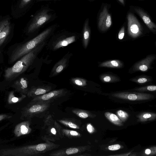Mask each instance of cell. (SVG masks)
<instances>
[{
    "label": "cell",
    "instance_id": "obj_17",
    "mask_svg": "<svg viewBox=\"0 0 156 156\" xmlns=\"http://www.w3.org/2000/svg\"><path fill=\"white\" fill-rule=\"evenodd\" d=\"M124 64L121 61L117 59L111 60L102 62L98 66L100 67L120 68L122 67Z\"/></svg>",
    "mask_w": 156,
    "mask_h": 156
},
{
    "label": "cell",
    "instance_id": "obj_32",
    "mask_svg": "<svg viewBox=\"0 0 156 156\" xmlns=\"http://www.w3.org/2000/svg\"><path fill=\"white\" fill-rule=\"evenodd\" d=\"M117 113L119 116L122 119H126L128 116L127 113L121 110H119Z\"/></svg>",
    "mask_w": 156,
    "mask_h": 156
},
{
    "label": "cell",
    "instance_id": "obj_10",
    "mask_svg": "<svg viewBox=\"0 0 156 156\" xmlns=\"http://www.w3.org/2000/svg\"><path fill=\"white\" fill-rule=\"evenodd\" d=\"M51 16L45 11L39 13L34 18L28 28V32H33L44 23L47 21L51 18Z\"/></svg>",
    "mask_w": 156,
    "mask_h": 156
},
{
    "label": "cell",
    "instance_id": "obj_33",
    "mask_svg": "<svg viewBox=\"0 0 156 156\" xmlns=\"http://www.w3.org/2000/svg\"><path fill=\"white\" fill-rule=\"evenodd\" d=\"M125 34V27H122L118 34V37L119 40H121L123 39Z\"/></svg>",
    "mask_w": 156,
    "mask_h": 156
},
{
    "label": "cell",
    "instance_id": "obj_2",
    "mask_svg": "<svg viewBox=\"0 0 156 156\" xmlns=\"http://www.w3.org/2000/svg\"><path fill=\"white\" fill-rule=\"evenodd\" d=\"M44 44V42L42 43L21 57L12 66L5 69L4 74L5 79L8 81L13 80L25 72L31 65Z\"/></svg>",
    "mask_w": 156,
    "mask_h": 156
},
{
    "label": "cell",
    "instance_id": "obj_18",
    "mask_svg": "<svg viewBox=\"0 0 156 156\" xmlns=\"http://www.w3.org/2000/svg\"><path fill=\"white\" fill-rule=\"evenodd\" d=\"M76 40V37L73 36L59 40L56 42L54 46L53 49L54 50H55L67 46L75 42Z\"/></svg>",
    "mask_w": 156,
    "mask_h": 156
},
{
    "label": "cell",
    "instance_id": "obj_5",
    "mask_svg": "<svg viewBox=\"0 0 156 156\" xmlns=\"http://www.w3.org/2000/svg\"><path fill=\"white\" fill-rule=\"evenodd\" d=\"M44 127L46 134L43 138L46 141H55L62 138L61 126L50 116L46 118Z\"/></svg>",
    "mask_w": 156,
    "mask_h": 156
},
{
    "label": "cell",
    "instance_id": "obj_30",
    "mask_svg": "<svg viewBox=\"0 0 156 156\" xmlns=\"http://www.w3.org/2000/svg\"><path fill=\"white\" fill-rule=\"evenodd\" d=\"M9 19L7 18L0 21V33L10 23Z\"/></svg>",
    "mask_w": 156,
    "mask_h": 156
},
{
    "label": "cell",
    "instance_id": "obj_6",
    "mask_svg": "<svg viewBox=\"0 0 156 156\" xmlns=\"http://www.w3.org/2000/svg\"><path fill=\"white\" fill-rule=\"evenodd\" d=\"M128 33L133 38L138 37L142 35L143 29L139 21L132 13H129L127 16Z\"/></svg>",
    "mask_w": 156,
    "mask_h": 156
},
{
    "label": "cell",
    "instance_id": "obj_7",
    "mask_svg": "<svg viewBox=\"0 0 156 156\" xmlns=\"http://www.w3.org/2000/svg\"><path fill=\"white\" fill-rule=\"evenodd\" d=\"M155 55H149L145 58L134 64L129 70V72L133 73L137 71L146 72L151 69L152 62L156 59Z\"/></svg>",
    "mask_w": 156,
    "mask_h": 156
},
{
    "label": "cell",
    "instance_id": "obj_16",
    "mask_svg": "<svg viewBox=\"0 0 156 156\" xmlns=\"http://www.w3.org/2000/svg\"><path fill=\"white\" fill-rule=\"evenodd\" d=\"M69 59L63 57L56 63L53 66L51 73V76H55L62 72L67 66Z\"/></svg>",
    "mask_w": 156,
    "mask_h": 156
},
{
    "label": "cell",
    "instance_id": "obj_13",
    "mask_svg": "<svg viewBox=\"0 0 156 156\" xmlns=\"http://www.w3.org/2000/svg\"><path fill=\"white\" fill-rule=\"evenodd\" d=\"M15 91L20 94L27 95L29 89L28 81L25 77H20L16 80L12 85Z\"/></svg>",
    "mask_w": 156,
    "mask_h": 156
},
{
    "label": "cell",
    "instance_id": "obj_14",
    "mask_svg": "<svg viewBox=\"0 0 156 156\" xmlns=\"http://www.w3.org/2000/svg\"><path fill=\"white\" fill-rule=\"evenodd\" d=\"M135 12L140 16L148 28L154 34L156 32V25L151 20L149 16L140 9L135 8Z\"/></svg>",
    "mask_w": 156,
    "mask_h": 156
},
{
    "label": "cell",
    "instance_id": "obj_1",
    "mask_svg": "<svg viewBox=\"0 0 156 156\" xmlns=\"http://www.w3.org/2000/svg\"><path fill=\"white\" fill-rule=\"evenodd\" d=\"M59 145L47 141L45 143L0 150L1 156H37L58 148Z\"/></svg>",
    "mask_w": 156,
    "mask_h": 156
},
{
    "label": "cell",
    "instance_id": "obj_31",
    "mask_svg": "<svg viewBox=\"0 0 156 156\" xmlns=\"http://www.w3.org/2000/svg\"><path fill=\"white\" fill-rule=\"evenodd\" d=\"M138 90H145L150 91H154L156 90V86L155 85L148 86L147 87H141Z\"/></svg>",
    "mask_w": 156,
    "mask_h": 156
},
{
    "label": "cell",
    "instance_id": "obj_9",
    "mask_svg": "<svg viewBox=\"0 0 156 156\" xmlns=\"http://www.w3.org/2000/svg\"><path fill=\"white\" fill-rule=\"evenodd\" d=\"M112 24V18L109 13L107 6L105 5L99 17L98 26L99 29L105 31L108 30Z\"/></svg>",
    "mask_w": 156,
    "mask_h": 156
},
{
    "label": "cell",
    "instance_id": "obj_28",
    "mask_svg": "<svg viewBox=\"0 0 156 156\" xmlns=\"http://www.w3.org/2000/svg\"><path fill=\"white\" fill-rule=\"evenodd\" d=\"M120 94L127 96V98L131 101H134L136 100L138 98V96L143 95V94H128V93H121Z\"/></svg>",
    "mask_w": 156,
    "mask_h": 156
},
{
    "label": "cell",
    "instance_id": "obj_20",
    "mask_svg": "<svg viewBox=\"0 0 156 156\" xmlns=\"http://www.w3.org/2000/svg\"><path fill=\"white\" fill-rule=\"evenodd\" d=\"M90 37V30L87 22L85 24L83 33V42L85 48H87L88 45Z\"/></svg>",
    "mask_w": 156,
    "mask_h": 156
},
{
    "label": "cell",
    "instance_id": "obj_29",
    "mask_svg": "<svg viewBox=\"0 0 156 156\" xmlns=\"http://www.w3.org/2000/svg\"><path fill=\"white\" fill-rule=\"evenodd\" d=\"M73 112L80 118H86L88 117V115L87 113L80 110H75Z\"/></svg>",
    "mask_w": 156,
    "mask_h": 156
},
{
    "label": "cell",
    "instance_id": "obj_22",
    "mask_svg": "<svg viewBox=\"0 0 156 156\" xmlns=\"http://www.w3.org/2000/svg\"><path fill=\"white\" fill-rule=\"evenodd\" d=\"M129 80L139 84H142L152 80L151 76L146 75L136 76Z\"/></svg>",
    "mask_w": 156,
    "mask_h": 156
},
{
    "label": "cell",
    "instance_id": "obj_27",
    "mask_svg": "<svg viewBox=\"0 0 156 156\" xmlns=\"http://www.w3.org/2000/svg\"><path fill=\"white\" fill-rule=\"evenodd\" d=\"M59 121L63 124L68 126L69 127L73 129H79L80 127L76 124L74 122L71 121L67 120H61Z\"/></svg>",
    "mask_w": 156,
    "mask_h": 156
},
{
    "label": "cell",
    "instance_id": "obj_41",
    "mask_svg": "<svg viewBox=\"0 0 156 156\" xmlns=\"http://www.w3.org/2000/svg\"></svg>",
    "mask_w": 156,
    "mask_h": 156
},
{
    "label": "cell",
    "instance_id": "obj_39",
    "mask_svg": "<svg viewBox=\"0 0 156 156\" xmlns=\"http://www.w3.org/2000/svg\"><path fill=\"white\" fill-rule=\"evenodd\" d=\"M151 152V151L150 149H147L145 151V153L147 154H150Z\"/></svg>",
    "mask_w": 156,
    "mask_h": 156
},
{
    "label": "cell",
    "instance_id": "obj_37",
    "mask_svg": "<svg viewBox=\"0 0 156 156\" xmlns=\"http://www.w3.org/2000/svg\"><path fill=\"white\" fill-rule=\"evenodd\" d=\"M87 129L89 133H91L93 131V128L90 124H89L87 126Z\"/></svg>",
    "mask_w": 156,
    "mask_h": 156
},
{
    "label": "cell",
    "instance_id": "obj_4",
    "mask_svg": "<svg viewBox=\"0 0 156 156\" xmlns=\"http://www.w3.org/2000/svg\"><path fill=\"white\" fill-rule=\"evenodd\" d=\"M51 102L31 101L22 108L20 119L29 120L34 117H39L45 115Z\"/></svg>",
    "mask_w": 156,
    "mask_h": 156
},
{
    "label": "cell",
    "instance_id": "obj_3",
    "mask_svg": "<svg viewBox=\"0 0 156 156\" xmlns=\"http://www.w3.org/2000/svg\"><path fill=\"white\" fill-rule=\"evenodd\" d=\"M51 29V28L47 29L32 39L17 46L12 52L9 62H14L44 42L50 34Z\"/></svg>",
    "mask_w": 156,
    "mask_h": 156
},
{
    "label": "cell",
    "instance_id": "obj_34",
    "mask_svg": "<svg viewBox=\"0 0 156 156\" xmlns=\"http://www.w3.org/2000/svg\"><path fill=\"white\" fill-rule=\"evenodd\" d=\"M120 146L119 144H116L109 146L108 147V149L111 151H115L119 149Z\"/></svg>",
    "mask_w": 156,
    "mask_h": 156
},
{
    "label": "cell",
    "instance_id": "obj_12",
    "mask_svg": "<svg viewBox=\"0 0 156 156\" xmlns=\"http://www.w3.org/2000/svg\"><path fill=\"white\" fill-rule=\"evenodd\" d=\"M30 125V122L29 119L17 124L14 130L15 136L19 137L30 133L31 131Z\"/></svg>",
    "mask_w": 156,
    "mask_h": 156
},
{
    "label": "cell",
    "instance_id": "obj_24",
    "mask_svg": "<svg viewBox=\"0 0 156 156\" xmlns=\"http://www.w3.org/2000/svg\"><path fill=\"white\" fill-rule=\"evenodd\" d=\"M105 115L107 118L113 123L119 125H121V120L115 115L107 112L105 113Z\"/></svg>",
    "mask_w": 156,
    "mask_h": 156
},
{
    "label": "cell",
    "instance_id": "obj_36",
    "mask_svg": "<svg viewBox=\"0 0 156 156\" xmlns=\"http://www.w3.org/2000/svg\"><path fill=\"white\" fill-rule=\"evenodd\" d=\"M31 0H22L20 4L19 8H23Z\"/></svg>",
    "mask_w": 156,
    "mask_h": 156
},
{
    "label": "cell",
    "instance_id": "obj_35",
    "mask_svg": "<svg viewBox=\"0 0 156 156\" xmlns=\"http://www.w3.org/2000/svg\"><path fill=\"white\" fill-rule=\"evenodd\" d=\"M12 116L7 114H0V121L5 119H10Z\"/></svg>",
    "mask_w": 156,
    "mask_h": 156
},
{
    "label": "cell",
    "instance_id": "obj_15",
    "mask_svg": "<svg viewBox=\"0 0 156 156\" xmlns=\"http://www.w3.org/2000/svg\"><path fill=\"white\" fill-rule=\"evenodd\" d=\"M51 90V87L48 86H41L32 87L29 89L27 94L29 98L34 97L45 94Z\"/></svg>",
    "mask_w": 156,
    "mask_h": 156
},
{
    "label": "cell",
    "instance_id": "obj_23",
    "mask_svg": "<svg viewBox=\"0 0 156 156\" xmlns=\"http://www.w3.org/2000/svg\"><path fill=\"white\" fill-rule=\"evenodd\" d=\"M10 23H9L0 33V46L4 43L8 35L10 30Z\"/></svg>",
    "mask_w": 156,
    "mask_h": 156
},
{
    "label": "cell",
    "instance_id": "obj_21",
    "mask_svg": "<svg viewBox=\"0 0 156 156\" xmlns=\"http://www.w3.org/2000/svg\"><path fill=\"white\" fill-rule=\"evenodd\" d=\"M26 97V95L21 94L20 97H17L14 94L13 91H10L9 94L8 101L9 104L20 102Z\"/></svg>",
    "mask_w": 156,
    "mask_h": 156
},
{
    "label": "cell",
    "instance_id": "obj_19",
    "mask_svg": "<svg viewBox=\"0 0 156 156\" xmlns=\"http://www.w3.org/2000/svg\"><path fill=\"white\" fill-rule=\"evenodd\" d=\"M100 80L104 83H113L121 81L118 76L109 73H103L99 76Z\"/></svg>",
    "mask_w": 156,
    "mask_h": 156
},
{
    "label": "cell",
    "instance_id": "obj_8",
    "mask_svg": "<svg viewBox=\"0 0 156 156\" xmlns=\"http://www.w3.org/2000/svg\"><path fill=\"white\" fill-rule=\"evenodd\" d=\"M67 92L64 89L54 90L48 93L35 97L31 101H51L58 98L65 96Z\"/></svg>",
    "mask_w": 156,
    "mask_h": 156
},
{
    "label": "cell",
    "instance_id": "obj_38",
    "mask_svg": "<svg viewBox=\"0 0 156 156\" xmlns=\"http://www.w3.org/2000/svg\"><path fill=\"white\" fill-rule=\"evenodd\" d=\"M143 117L145 119H147L151 117V115L148 113L145 114L143 115Z\"/></svg>",
    "mask_w": 156,
    "mask_h": 156
},
{
    "label": "cell",
    "instance_id": "obj_26",
    "mask_svg": "<svg viewBox=\"0 0 156 156\" xmlns=\"http://www.w3.org/2000/svg\"><path fill=\"white\" fill-rule=\"evenodd\" d=\"M72 83L76 85L83 87L87 85L86 80L80 78H74L71 79Z\"/></svg>",
    "mask_w": 156,
    "mask_h": 156
},
{
    "label": "cell",
    "instance_id": "obj_11",
    "mask_svg": "<svg viewBox=\"0 0 156 156\" xmlns=\"http://www.w3.org/2000/svg\"><path fill=\"white\" fill-rule=\"evenodd\" d=\"M85 147L83 146L70 147L59 150L51 153L49 155L53 156H67L75 155L84 151Z\"/></svg>",
    "mask_w": 156,
    "mask_h": 156
},
{
    "label": "cell",
    "instance_id": "obj_40",
    "mask_svg": "<svg viewBox=\"0 0 156 156\" xmlns=\"http://www.w3.org/2000/svg\"><path fill=\"white\" fill-rule=\"evenodd\" d=\"M122 4L124 5V0H118Z\"/></svg>",
    "mask_w": 156,
    "mask_h": 156
},
{
    "label": "cell",
    "instance_id": "obj_25",
    "mask_svg": "<svg viewBox=\"0 0 156 156\" xmlns=\"http://www.w3.org/2000/svg\"><path fill=\"white\" fill-rule=\"evenodd\" d=\"M62 135H65L69 137H79L80 134L77 131L69 130L66 129H62Z\"/></svg>",
    "mask_w": 156,
    "mask_h": 156
}]
</instances>
